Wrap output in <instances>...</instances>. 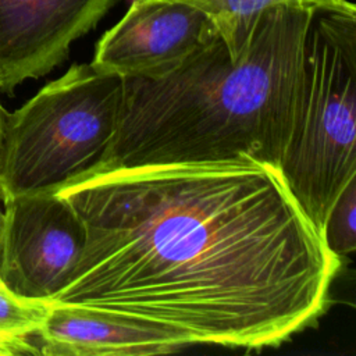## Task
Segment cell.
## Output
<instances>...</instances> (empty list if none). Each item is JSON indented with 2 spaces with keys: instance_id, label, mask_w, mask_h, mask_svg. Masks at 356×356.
<instances>
[{
  "instance_id": "cell-1",
  "label": "cell",
  "mask_w": 356,
  "mask_h": 356,
  "mask_svg": "<svg viewBox=\"0 0 356 356\" xmlns=\"http://www.w3.org/2000/svg\"><path fill=\"white\" fill-rule=\"evenodd\" d=\"M56 191L86 232L56 305L241 349L278 346L327 307L341 259L275 165L102 168Z\"/></svg>"
},
{
  "instance_id": "cell-2",
  "label": "cell",
  "mask_w": 356,
  "mask_h": 356,
  "mask_svg": "<svg viewBox=\"0 0 356 356\" xmlns=\"http://www.w3.org/2000/svg\"><path fill=\"white\" fill-rule=\"evenodd\" d=\"M314 13L266 8L236 58L217 35L161 76L122 78L117 132L96 170L241 159L280 168Z\"/></svg>"
},
{
  "instance_id": "cell-3",
  "label": "cell",
  "mask_w": 356,
  "mask_h": 356,
  "mask_svg": "<svg viewBox=\"0 0 356 356\" xmlns=\"http://www.w3.org/2000/svg\"><path fill=\"white\" fill-rule=\"evenodd\" d=\"M280 171L321 235L332 203L356 177V14L314 13Z\"/></svg>"
},
{
  "instance_id": "cell-4",
  "label": "cell",
  "mask_w": 356,
  "mask_h": 356,
  "mask_svg": "<svg viewBox=\"0 0 356 356\" xmlns=\"http://www.w3.org/2000/svg\"><path fill=\"white\" fill-rule=\"evenodd\" d=\"M122 78L74 64L17 110L0 134V199L56 191L103 163L118 127Z\"/></svg>"
},
{
  "instance_id": "cell-5",
  "label": "cell",
  "mask_w": 356,
  "mask_h": 356,
  "mask_svg": "<svg viewBox=\"0 0 356 356\" xmlns=\"http://www.w3.org/2000/svg\"><path fill=\"white\" fill-rule=\"evenodd\" d=\"M0 278L15 293L51 302L67 285L85 246V227L57 191L4 202Z\"/></svg>"
},
{
  "instance_id": "cell-6",
  "label": "cell",
  "mask_w": 356,
  "mask_h": 356,
  "mask_svg": "<svg viewBox=\"0 0 356 356\" xmlns=\"http://www.w3.org/2000/svg\"><path fill=\"white\" fill-rule=\"evenodd\" d=\"M199 8L174 0H134L103 33L90 65L120 78H157L217 36Z\"/></svg>"
},
{
  "instance_id": "cell-7",
  "label": "cell",
  "mask_w": 356,
  "mask_h": 356,
  "mask_svg": "<svg viewBox=\"0 0 356 356\" xmlns=\"http://www.w3.org/2000/svg\"><path fill=\"white\" fill-rule=\"evenodd\" d=\"M120 1L0 0V90L49 74Z\"/></svg>"
},
{
  "instance_id": "cell-8",
  "label": "cell",
  "mask_w": 356,
  "mask_h": 356,
  "mask_svg": "<svg viewBox=\"0 0 356 356\" xmlns=\"http://www.w3.org/2000/svg\"><path fill=\"white\" fill-rule=\"evenodd\" d=\"M39 355L146 356L182 350L192 343L160 327L56 305L36 334Z\"/></svg>"
},
{
  "instance_id": "cell-9",
  "label": "cell",
  "mask_w": 356,
  "mask_h": 356,
  "mask_svg": "<svg viewBox=\"0 0 356 356\" xmlns=\"http://www.w3.org/2000/svg\"><path fill=\"white\" fill-rule=\"evenodd\" d=\"M203 11L213 22L229 54L236 58L248 46L260 14L270 7L289 6L314 11L356 14V6L348 0H174Z\"/></svg>"
},
{
  "instance_id": "cell-10",
  "label": "cell",
  "mask_w": 356,
  "mask_h": 356,
  "mask_svg": "<svg viewBox=\"0 0 356 356\" xmlns=\"http://www.w3.org/2000/svg\"><path fill=\"white\" fill-rule=\"evenodd\" d=\"M356 177H353L332 203L321 229L325 248L338 259L356 248Z\"/></svg>"
},
{
  "instance_id": "cell-11",
  "label": "cell",
  "mask_w": 356,
  "mask_h": 356,
  "mask_svg": "<svg viewBox=\"0 0 356 356\" xmlns=\"http://www.w3.org/2000/svg\"><path fill=\"white\" fill-rule=\"evenodd\" d=\"M51 302L21 296L0 278V334L36 338Z\"/></svg>"
},
{
  "instance_id": "cell-12",
  "label": "cell",
  "mask_w": 356,
  "mask_h": 356,
  "mask_svg": "<svg viewBox=\"0 0 356 356\" xmlns=\"http://www.w3.org/2000/svg\"><path fill=\"white\" fill-rule=\"evenodd\" d=\"M17 355H39L36 338L13 337L0 334V356Z\"/></svg>"
},
{
  "instance_id": "cell-13",
  "label": "cell",
  "mask_w": 356,
  "mask_h": 356,
  "mask_svg": "<svg viewBox=\"0 0 356 356\" xmlns=\"http://www.w3.org/2000/svg\"><path fill=\"white\" fill-rule=\"evenodd\" d=\"M3 221H4V211L0 206V242H1V231H3Z\"/></svg>"
},
{
  "instance_id": "cell-14",
  "label": "cell",
  "mask_w": 356,
  "mask_h": 356,
  "mask_svg": "<svg viewBox=\"0 0 356 356\" xmlns=\"http://www.w3.org/2000/svg\"><path fill=\"white\" fill-rule=\"evenodd\" d=\"M4 108H3V106H1V103H0V134H1V121H3V114H4Z\"/></svg>"
}]
</instances>
